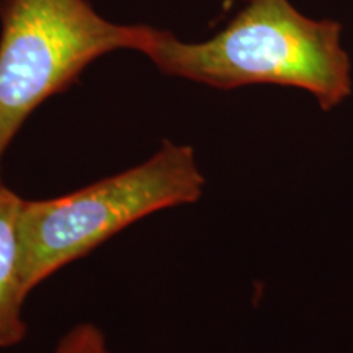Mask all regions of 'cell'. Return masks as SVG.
Wrapping results in <instances>:
<instances>
[{
    "mask_svg": "<svg viewBox=\"0 0 353 353\" xmlns=\"http://www.w3.org/2000/svg\"><path fill=\"white\" fill-rule=\"evenodd\" d=\"M213 38L187 43L151 28L141 54L167 76L221 90L245 85L293 87L324 110L341 107L353 92L352 61L342 25L304 15L290 0H249Z\"/></svg>",
    "mask_w": 353,
    "mask_h": 353,
    "instance_id": "6da1fadb",
    "label": "cell"
},
{
    "mask_svg": "<svg viewBox=\"0 0 353 353\" xmlns=\"http://www.w3.org/2000/svg\"><path fill=\"white\" fill-rule=\"evenodd\" d=\"M205 175L192 145L164 141L141 164L48 200H23L20 216L28 293L70 262L157 211L201 198Z\"/></svg>",
    "mask_w": 353,
    "mask_h": 353,
    "instance_id": "7a4b0ae2",
    "label": "cell"
},
{
    "mask_svg": "<svg viewBox=\"0 0 353 353\" xmlns=\"http://www.w3.org/2000/svg\"><path fill=\"white\" fill-rule=\"evenodd\" d=\"M23 198L0 182V352L25 341L23 304L28 296L23 280L20 216Z\"/></svg>",
    "mask_w": 353,
    "mask_h": 353,
    "instance_id": "277c9868",
    "label": "cell"
},
{
    "mask_svg": "<svg viewBox=\"0 0 353 353\" xmlns=\"http://www.w3.org/2000/svg\"><path fill=\"white\" fill-rule=\"evenodd\" d=\"M52 353H112L107 339L101 329L90 322L74 325L68 330L59 342L56 343Z\"/></svg>",
    "mask_w": 353,
    "mask_h": 353,
    "instance_id": "5b68a950",
    "label": "cell"
},
{
    "mask_svg": "<svg viewBox=\"0 0 353 353\" xmlns=\"http://www.w3.org/2000/svg\"><path fill=\"white\" fill-rule=\"evenodd\" d=\"M151 28L108 21L87 0H0V167L43 101L108 52H143Z\"/></svg>",
    "mask_w": 353,
    "mask_h": 353,
    "instance_id": "3957f363",
    "label": "cell"
},
{
    "mask_svg": "<svg viewBox=\"0 0 353 353\" xmlns=\"http://www.w3.org/2000/svg\"><path fill=\"white\" fill-rule=\"evenodd\" d=\"M229 2H231V0H229ZM232 2H234V0H232ZM241 2H249V0H241Z\"/></svg>",
    "mask_w": 353,
    "mask_h": 353,
    "instance_id": "8992f818",
    "label": "cell"
}]
</instances>
